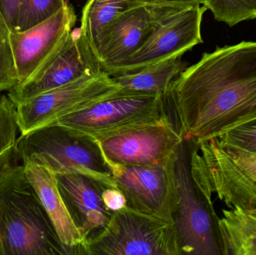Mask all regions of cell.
Returning a JSON list of instances; mask_svg holds the SVG:
<instances>
[{"instance_id":"6da1fadb","label":"cell","mask_w":256,"mask_h":255,"mask_svg":"<svg viewBox=\"0 0 256 255\" xmlns=\"http://www.w3.org/2000/svg\"><path fill=\"white\" fill-rule=\"evenodd\" d=\"M162 96L183 140L218 137L256 118V42L204 52Z\"/></svg>"},{"instance_id":"7a4b0ae2","label":"cell","mask_w":256,"mask_h":255,"mask_svg":"<svg viewBox=\"0 0 256 255\" xmlns=\"http://www.w3.org/2000/svg\"><path fill=\"white\" fill-rule=\"evenodd\" d=\"M0 244L1 255H73L18 162L0 170Z\"/></svg>"},{"instance_id":"3957f363","label":"cell","mask_w":256,"mask_h":255,"mask_svg":"<svg viewBox=\"0 0 256 255\" xmlns=\"http://www.w3.org/2000/svg\"><path fill=\"white\" fill-rule=\"evenodd\" d=\"M15 151L21 163L31 161L55 174H82L116 189L109 163L98 140L54 123L20 134Z\"/></svg>"},{"instance_id":"277c9868","label":"cell","mask_w":256,"mask_h":255,"mask_svg":"<svg viewBox=\"0 0 256 255\" xmlns=\"http://www.w3.org/2000/svg\"><path fill=\"white\" fill-rule=\"evenodd\" d=\"M197 142L183 140L174 161L177 205L173 217L182 255H224L220 217L212 197L194 178L192 155Z\"/></svg>"},{"instance_id":"5b68a950","label":"cell","mask_w":256,"mask_h":255,"mask_svg":"<svg viewBox=\"0 0 256 255\" xmlns=\"http://www.w3.org/2000/svg\"><path fill=\"white\" fill-rule=\"evenodd\" d=\"M192 169L204 193H215L230 209L256 208V153L210 138L197 142Z\"/></svg>"},{"instance_id":"8992f818","label":"cell","mask_w":256,"mask_h":255,"mask_svg":"<svg viewBox=\"0 0 256 255\" xmlns=\"http://www.w3.org/2000/svg\"><path fill=\"white\" fill-rule=\"evenodd\" d=\"M86 255H182L174 223L127 207L114 211L106 229L84 246Z\"/></svg>"},{"instance_id":"52a82bcc","label":"cell","mask_w":256,"mask_h":255,"mask_svg":"<svg viewBox=\"0 0 256 255\" xmlns=\"http://www.w3.org/2000/svg\"><path fill=\"white\" fill-rule=\"evenodd\" d=\"M168 117L164 96L118 89L108 99L56 123L99 139L154 124Z\"/></svg>"},{"instance_id":"ba28073f","label":"cell","mask_w":256,"mask_h":255,"mask_svg":"<svg viewBox=\"0 0 256 255\" xmlns=\"http://www.w3.org/2000/svg\"><path fill=\"white\" fill-rule=\"evenodd\" d=\"M118 89L114 79L103 70L24 100L15 104L20 133L25 134L54 124L108 99Z\"/></svg>"},{"instance_id":"9c48e42d","label":"cell","mask_w":256,"mask_h":255,"mask_svg":"<svg viewBox=\"0 0 256 255\" xmlns=\"http://www.w3.org/2000/svg\"><path fill=\"white\" fill-rule=\"evenodd\" d=\"M204 6L170 9L143 44L121 63L104 69L110 76L134 73L172 55L184 54L203 43L201 24Z\"/></svg>"},{"instance_id":"30bf717a","label":"cell","mask_w":256,"mask_h":255,"mask_svg":"<svg viewBox=\"0 0 256 255\" xmlns=\"http://www.w3.org/2000/svg\"><path fill=\"white\" fill-rule=\"evenodd\" d=\"M103 70L80 28H76L70 31L24 82L9 90L7 94L18 104L86 75L96 74Z\"/></svg>"},{"instance_id":"8fae6325","label":"cell","mask_w":256,"mask_h":255,"mask_svg":"<svg viewBox=\"0 0 256 255\" xmlns=\"http://www.w3.org/2000/svg\"><path fill=\"white\" fill-rule=\"evenodd\" d=\"M174 158L166 164L155 166H126L106 160L117 190L126 198L127 208L174 223L177 205Z\"/></svg>"},{"instance_id":"7c38bea8","label":"cell","mask_w":256,"mask_h":255,"mask_svg":"<svg viewBox=\"0 0 256 255\" xmlns=\"http://www.w3.org/2000/svg\"><path fill=\"white\" fill-rule=\"evenodd\" d=\"M110 163L126 166H162L176 157L182 138L170 117L98 139Z\"/></svg>"},{"instance_id":"4fadbf2b","label":"cell","mask_w":256,"mask_h":255,"mask_svg":"<svg viewBox=\"0 0 256 255\" xmlns=\"http://www.w3.org/2000/svg\"><path fill=\"white\" fill-rule=\"evenodd\" d=\"M172 7H176L142 4L116 18L100 34L94 51L103 70L121 63L135 52Z\"/></svg>"},{"instance_id":"5bb4252c","label":"cell","mask_w":256,"mask_h":255,"mask_svg":"<svg viewBox=\"0 0 256 255\" xmlns=\"http://www.w3.org/2000/svg\"><path fill=\"white\" fill-rule=\"evenodd\" d=\"M76 16L68 0L54 16L25 31L10 30L18 84L26 80L69 35Z\"/></svg>"},{"instance_id":"9a60e30c","label":"cell","mask_w":256,"mask_h":255,"mask_svg":"<svg viewBox=\"0 0 256 255\" xmlns=\"http://www.w3.org/2000/svg\"><path fill=\"white\" fill-rule=\"evenodd\" d=\"M56 175L62 197L85 246L110 223L112 211L103 199L104 192L110 187L82 174Z\"/></svg>"},{"instance_id":"2e32d148","label":"cell","mask_w":256,"mask_h":255,"mask_svg":"<svg viewBox=\"0 0 256 255\" xmlns=\"http://www.w3.org/2000/svg\"><path fill=\"white\" fill-rule=\"evenodd\" d=\"M26 175L37 193L62 244L73 255H84V243L58 190L56 175L33 162L24 163Z\"/></svg>"},{"instance_id":"e0dca14e","label":"cell","mask_w":256,"mask_h":255,"mask_svg":"<svg viewBox=\"0 0 256 255\" xmlns=\"http://www.w3.org/2000/svg\"><path fill=\"white\" fill-rule=\"evenodd\" d=\"M177 54L142 67L134 73L111 76L122 91L134 94L162 95L184 70L182 56Z\"/></svg>"},{"instance_id":"ac0fdd59","label":"cell","mask_w":256,"mask_h":255,"mask_svg":"<svg viewBox=\"0 0 256 255\" xmlns=\"http://www.w3.org/2000/svg\"><path fill=\"white\" fill-rule=\"evenodd\" d=\"M220 229L224 255H256V208L222 210Z\"/></svg>"},{"instance_id":"d6986e66","label":"cell","mask_w":256,"mask_h":255,"mask_svg":"<svg viewBox=\"0 0 256 255\" xmlns=\"http://www.w3.org/2000/svg\"><path fill=\"white\" fill-rule=\"evenodd\" d=\"M142 4H146L142 0H88L82 9L80 30L93 52L100 34L116 18Z\"/></svg>"},{"instance_id":"ffe728a7","label":"cell","mask_w":256,"mask_h":255,"mask_svg":"<svg viewBox=\"0 0 256 255\" xmlns=\"http://www.w3.org/2000/svg\"><path fill=\"white\" fill-rule=\"evenodd\" d=\"M67 0H20L13 29L22 31L54 16Z\"/></svg>"},{"instance_id":"44dd1931","label":"cell","mask_w":256,"mask_h":255,"mask_svg":"<svg viewBox=\"0 0 256 255\" xmlns=\"http://www.w3.org/2000/svg\"><path fill=\"white\" fill-rule=\"evenodd\" d=\"M202 5L230 27L256 18V0H204Z\"/></svg>"},{"instance_id":"7402d4cb","label":"cell","mask_w":256,"mask_h":255,"mask_svg":"<svg viewBox=\"0 0 256 255\" xmlns=\"http://www.w3.org/2000/svg\"><path fill=\"white\" fill-rule=\"evenodd\" d=\"M18 83L10 41V28L0 12V92L8 91Z\"/></svg>"},{"instance_id":"603a6c76","label":"cell","mask_w":256,"mask_h":255,"mask_svg":"<svg viewBox=\"0 0 256 255\" xmlns=\"http://www.w3.org/2000/svg\"><path fill=\"white\" fill-rule=\"evenodd\" d=\"M15 109L8 95L0 92V154L15 148L19 131Z\"/></svg>"},{"instance_id":"cb8c5ba5","label":"cell","mask_w":256,"mask_h":255,"mask_svg":"<svg viewBox=\"0 0 256 255\" xmlns=\"http://www.w3.org/2000/svg\"><path fill=\"white\" fill-rule=\"evenodd\" d=\"M214 138L224 145L256 153V118L236 126Z\"/></svg>"},{"instance_id":"d4e9b609","label":"cell","mask_w":256,"mask_h":255,"mask_svg":"<svg viewBox=\"0 0 256 255\" xmlns=\"http://www.w3.org/2000/svg\"><path fill=\"white\" fill-rule=\"evenodd\" d=\"M103 199L106 206L112 212L126 206V198L117 189L106 188L103 193Z\"/></svg>"},{"instance_id":"484cf974","label":"cell","mask_w":256,"mask_h":255,"mask_svg":"<svg viewBox=\"0 0 256 255\" xmlns=\"http://www.w3.org/2000/svg\"><path fill=\"white\" fill-rule=\"evenodd\" d=\"M20 0H0V12L10 30L14 27Z\"/></svg>"},{"instance_id":"4316f807","label":"cell","mask_w":256,"mask_h":255,"mask_svg":"<svg viewBox=\"0 0 256 255\" xmlns=\"http://www.w3.org/2000/svg\"><path fill=\"white\" fill-rule=\"evenodd\" d=\"M148 5L156 7H186L201 5L204 0H142Z\"/></svg>"},{"instance_id":"83f0119b","label":"cell","mask_w":256,"mask_h":255,"mask_svg":"<svg viewBox=\"0 0 256 255\" xmlns=\"http://www.w3.org/2000/svg\"><path fill=\"white\" fill-rule=\"evenodd\" d=\"M0 255H1V244H0Z\"/></svg>"}]
</instances>
